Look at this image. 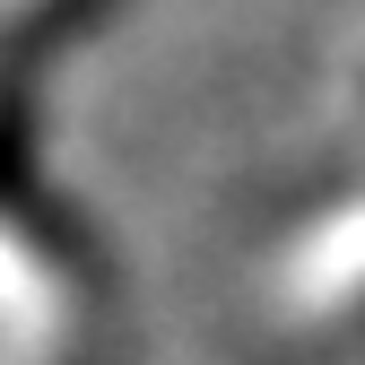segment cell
Instances as JSON below:
<instances>
[{
  "label": "cell",
  "instance_id": "obj_1",
  "mask_svg": "<svg viewBox=\"0 0 365 365\" xmlns=\"http://www.w3.org/2000/svg\"><path fill=\"white\" fill-rule=\"evenodd\" d=\"M96 0H0V18H9V35L18 43H35V35H61V26H78Z\"/></svg>",
  "mask_w": 365,
  "mask_h": 365
}]
</instances>
